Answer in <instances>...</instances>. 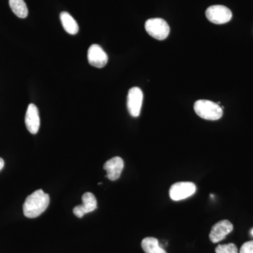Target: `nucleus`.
Masks as SVG:
<instances>
[{
	"mask_svg": "<svg viewBox=\"0 0 253 253\" xmlns=\"http://www.w3.org/2000/svg\"><path fill=\"white\" fill-rule=\"evenodd\" d=\"M234 229V226L229 220L219 221L212 226L210 233V239L213 244L219 242L225 239L228 234Z\"/></svg>",
	"mask_w": 253,
	"mask_h": 253,
	"instance_id": "obj_8",
	"label": "nucleus"
},
{
	"mask_svg": "<svg viewBox=\"0 0 253 253\" xmlns=\"http://www.w3.org/2000/svg\"><path fill=\"white\" fill-rule=\"evenodd\" d=\"M141 247L146 253H167L160 246L158 240L154 237H147L143 239Z\"/></svg>",
	"mask_w": 253,
	"mask_h": 253,
	"instance_id": "obj_13",
	"label": "nucleus"
},
{
	"mask_svg": "<svg viewBox=\"0 0 253 253\" xmlns=\"http://www.w3.org/2000/svg\"><path fill=\"white\" fill-rule=\"evenodd\" d=\"M61 23L65 31L67 32L68 34L76 35L79 31V26L76 20L73 18L71 14H68L66 11H63L60 14Z\"/></svg>",
	"mask_w": 253,
	"mask_h": 253,
	"instance_id": "obj_12",
	"label": "nucleus"
},
{
	"mask_svg": "<svg viewBox=\"0 0 253 253\" xmlns=\"http://www.w3.org/2000/svg\"><path fill=\"white\" fill-rule=\"evenodd\" d=\"M196 191V186L193 182L181 181L172 184L169 189V196L173 201L187 199Z\"/></svg>",
	"mask_w": 253,
	"mask_h": 253,
	"instance_id": "obj_5",
	"label": "nucleus"
},
{
	"mask_svg": "<svg viewBox=\"0 0 253 253\" xmlns=\"http://www.w3.org/2000/svg\"><path fill=\"white\" fill-rule=\"evenodd\" d=\"M240 253H253V241L245 243L241 246Z\"/></svg>",
	"mask_w": 253,
	"mask_h": 253,
	"instance_id": "obj_16",
	"label": "nucleus"
},
{
	"mask_svg": "<svg viewBox=\"0 0 253 253\" xmlns=\"http://www.w3.org/2000/svg\"><path fill=\"white\" fill-rule=\"evenodd\" d=\"M216 253H239L234 244L219 245L215 249Z\"/></svg>",
	"mask_w": 253,
	"mask_h": 253,
	"instance_id": "obj_15",
	"label": "nucleus"
},
{
	"mask_svg": "<svg viewBox=\"0 0 253 253\" xmlns=\"http://www.w3.org/2000/svg\"><path fill=\"white\" fill-rule=\"evenodd\" d=\"M49 195L42 189L37 190L28 196L23 206V214L28 218H36L41 215L49 206Z\"/></svg>",
	"mask_w": 253,
	"mask_h": 253,
	"instance_id": "obj_1",
	"label": "nucleus"
},
{
	"mask_svg": "<svg viewBox=\"0 0 253 253\" xmlns=\"http://www.w3.org/2000/svg\"><path fill=\"white\" fill-rule=\"evenodd\" d=\"M206 15L208 21L217 25L229 22L233 16L231 10L223 5L210 6L206 10Z\"/></svg>",
	"mask_w": 253,
	"mask_h": 253,
	"instance_id": "obj_4",
	"label": "nucleus"
},
{
	"mask_svg": "<svg viewBox=\"0 0 253 253\" xmlns=\"http://www.w3.org/2000/svg\"><path fill=\"white\" fill-rule=\"evenodd\" d=\"M145 29L149 36L158 41L166 39L170 31L168 23L163 18H160L147 20L145 23Z\"/></svg>",
	"mask_w": 253,
	"mask_h": 253,
	"instance_id": "obj_3",
	"label": "nucleus"
},
{
	"mask_svg": "<svg viewBox=\"0 0 253 253\" xmlns=\"http://www.w3.org/2000/svg\"><path fill=\"white\" fill-rule=\"evenodd\" d=\"M194 111L200 117L208 121H217L223 116L222 108L209 100L201 99L196 101Z\"/></svg>",
	"mask_w": 253,
	"mask_h": 253,
	"instance_id": "obj_2",
	"label": "nucleus"
},
{
	"mask_svg": "<svg viewBox=\"0 0 253 253\" xmlns=\"http://www.w3.org/2000/svg\"><path fill=\"white\" fill-rule=\"evenodd\" d=\"M4 161L2 158H0V171L2 169V168H4Z\"/></svg>",
	"mask_w": 253,
	"mask_h": 253,
	"instance_id": "obj_17",
	"label": "nucleus"
},
{
	"mask_svg": "<svg viewBox=\"0 0 253 253\" xmlns=\"http://www.w3.org/2000/svg\"><path fill=\"white\" fill-rule=\"evenodd\" d=\"M251 234H252V235L253 236V229L252 231H251Z\"/></svg>",
	"mask_w": 253,
	"mask_h": 253,
	"instance_id": "obj_18",
	"label": "nucleus"
},
{
	"mask_svg": "<svg viewBox=\"0 0 253 253\" xmlns=\"http://www.w3.org/2000/svg\"><path fill=\"white\" fill-rule=\"evenodd\" d=\"M124 168V161L121 157L112 158L106 161L104 165V169L107 172L106 177L111 181L119 179Z\"/></svg>",
	"mask_w": 253,
	"mask_h": 253,
	"instance_id": "obj_11",
	"label": "nucleus"
},
{
	"mask_svg": "<svg viewBox=\"0 0 253 253\" xmlns=\"http://www.w3.org/2000/svg\"><path fill=\"white\" fill-rule=\"evenodd\" d=\"M143 98H144V94L140 88L134 86L129 89L126 105H127L128 111L132 117H138L140 114Z\"/></svg>",
	"mask_w": 253,
	"mask_h": 253,
	"instance_id": "obj_6",
	"label": "nucleus"
},
{
	"mask_svg": "<svg viewBox=\"0 0 253 253\" xmlns=\"http://www.w3.org/2000/svg\"><path fill=\"white\" fill-rule=\"evenodd\" d=\"M25 123L28 130L33 134H36L39 131L41 126V118L39 111L36 105L29 104L25 117Z\"/></svg>",
	"mask_w": 253,
	"mask_h": 253,
	"instance_id": "obj_10",
	"label": "nucleus"
},
{
	"mask_svg": "<svg viewBox=\"0 0 253 253\" xmlns=\"http://www.w3.org/2000/svg\"><path fill=\"white\" fill-rule=\"evenodd\" d=\"M83 205L76 206L73 209V213L78 218H82L86 213L92 212L97 208V201L94 195L90 192L83 194Z\"/></svg>",
	"mask_w": 253,
	"mask_h": 253,
	"instance_id": "obj_9",
	"label": "nucleus"
},
{
	"mask_svg": "<svg viewBox=\"0 0 253 253\" xmlns=\"http://www.w3.org/2000/svg\"><path fill=\"white\" fill-rule=\"evenodd\" d=\"M88 62L95 68H104L108 63V55L99 44L90 46L87 52Z\"/></svg>",
	"mask_w": 253,
	"mask_h": 253,
	"instance_id": "obj_7",
	"label": "nucleus"
},
{
	"mask_svg": "<svg viewBox=\"0 0 253 253\" xmlns=\"http://www.w3.org/2000/svg\"><path fill=\"white\" fill-rule=\"evenodd\" d=\"M10 8L18 18H25L28 15V9L24 0H9Z\"/></svg>",
	"mask_w": 253,
	"mask_h": 253,
	"instance_id": "obj_14",
	"label": "nucleus"
}]
</instances>
